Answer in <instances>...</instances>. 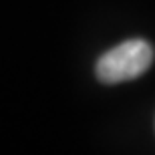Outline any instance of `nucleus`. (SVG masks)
Returning <instances> with one entry per match:
<instances>
[{
	"label": "nucleus",
	"instance_id": "nucleus-1",
	"mask_svg": "<svg viewBox=\"0 0 155 155\" xmlns=\"http://www.w3.org/2000/svg\"><path fill=\"white\" fill-rule=\"evenodd\" d=\"M155 58L153 46L143 38H129L103 52L95 63V77L105 85H117L141 77Z\"/></svg>",
	"mask_w": 155,
	"mask_h": 155
}]
</instances>
